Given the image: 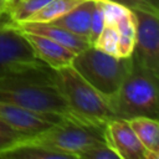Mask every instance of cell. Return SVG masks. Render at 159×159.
<instances>
[{
	"label": "cell",
	"instance_id": "14",
	"mask_svg": "<svg viewBox=\"0 0 159 159\" xmlns=\"http://www.w3.org/2000/svg\"><path fill=\"white\" fill-rule=\"evenodd\" d=\"M137 138L147 150L149 159H159V123L149 117H134L127 119Z\"/></svg>",
	"mask_w": 159,
	"mask_h": 159
},
{
	"label": "cell",
	"instance_id": "19",
	"mask_svg": "<svg viewBox=\"0 0 159 159\" xmlns=\"http://www.w3.org/2000/svg\"><path fill=\"white\" fill-rule=\"evenodd\" d=\"M29 138H32V137L24 134L0 120V153Z\"/></svg>",
	"mask_w": 159,
	"mask_h": 159
},
{
	"label": "cell",
	"instance_id": "23",
	"mask_svg": "<svg viewBox=\"0 0 159 159\" xmlns=\"http://www.w3.org/2000/svg\"><path fill=\"white\" fill-rule=\"evenodd\" d=\"M113 2H117L119 5H123L124 7H128L130 10L134 9H143V10H154L158 11L159 7H155L150 0H109Z\"/></svg>",
	"mask_w": 159,
	"mask_h": 159
},
{
	"label": "cell",
	"instance_id": "2",
	"mask_svg": "<svg viewBox=\"0 0 159 159\" xmlns=\"http://www.w3.org/2000/svg\"><path fill=\"white\" fill-rule=\"evenodd\" d=\"M158 73L132 58V67L128 75L116 94L109 98L114 117L123 119L134 117L158 119Z\"/></svg>",
	"mask_w": 159,
	"mask_h": 159
},
{
	"label": "cell",
	"instance_id": "12",
	"mask_svg": "<svg viewBox=\"0 0 159 159\" xmlns=\"http://www.w3.org/2000/svg\"><path fill=\"white\" fill-rule=\"evenodd\" d=\"M93 7H94V0H83L72 10H70L61 17L51 21L50 24L63 27L65 30L88 41Z\"/></svg>",
	"mask_w": 159,
	"mask_h": 159
},
{
	"label": "cell",
	"instance_id": "7",
	"mask_svg": "<svg viewBox=\"0 0 159 159\" xmlns=\"http://www.w3.org/2000/svg\"><path fill=\"white\" fill-rule=\"evenodd\" d=\"M135 40L132 58L159 75V16L158 11L134 9Z\"/></svg>",
	"mask_w": 159,
	"mask_h": 159
},
{
	"label": "cell",
	"instance_id": "5",
	"mask_svg": "<svg viewBox=\"0 0 159 159\" xmlns=\"http://www.w3.org/2000/svg\"><path fill=\"white\" fill-rule=\"evenodd\" d=\"M104 128L106 124L102 123H94L78 117H68L32 137V139L62 152L72 159H78V155L87 148L101 142H107Z\"/></svg>",
	"mask_w": 159,
	"mask_h": 159
},
{
	"label": "cell",
	"instance_id": "24",
	"mask_svg": "<svg viewBox=\"0 0 159 159\" xmlns=\"http://www.w3.org/2000/svg\"><path fill=\"white\" fill-rule=\"evenodd\" d=\"M10 24H14L12 19L10 16V12L7 10H0V26L10 25Z\"/></svg>",
	"mask_w": 159,
	"mask_h": 159
},
{
	"label": "cell",
	"instance_id": "18",
	"mask_svg": "<svg viewBox=\"0 0 159 159\" xmlns=\"http://www.w3.org/2000/svg\"><path fill=\"white\" fill-rule=\"evenodd\" d=\"M50 0H22L10 10V16L14 24L26 21L31 15L37 12Z\"/></svg>",
	"mask_w": 159,
	"mask_h": 159
},
{
	"label": "cell",
	"instance_id": "17",
	"mask_svg": "<svg viewBox=\"0 0 159 159\" xmlns=\"http://www.w3.org/2000/svg\"><path fill=\"white\" fill-rule=\"evenodd\" d=\"M118 39L119 35L117 29L112 25H104L102 32L99 34V36L92 46L106 53L118 56Z\"/></svg>",
	"mask_w": 159,
	"mask_h": 159
},
{
	"label": "cell",
	"instance_id": "1",
	"mask_svg": "<svg viewBox=\"0 0 159 159\" xmlns=\"http://www.w3.org/2000/svg\"><path fill=\"white\" fill-rule=\"evenodd\" d=\"M0 101L37 113L75 116L57 84L56 71L0 78Z\"/></svg>",
	"mask_w": 159,
	"mask_h": 159
},
{
	"label": "cell",
	"instance_id": "4",
	"mask_svg": "<svg viewBox=\"0 0 159 159\" xmlns=\"http://www.w3.org/2000/svg\"><path fill=\"white\" fill-rule=\"evenodd\" d=\"M73 68L107 98L116 94L132 67V57H118L88 46L76 53Z\"/></svg>",
	"mask_w": 159,
	"mask_h": 159
},
{
	"label": "cell",
	"instance_id": "15",
	"mask_svg": "<svg viewBox=\"0 0 159 159\" xmlns=\"http://www.w3.org/2000/svg\"><path fill=\"white\" fill-rule=\"evenodd\" d=\"M118 31V57H130L135 40V19L130 9H128L114 24Z\"/></svg>",
	"mask_w": 159,
	"mask_h": 159
},
{
	"label": "cell",
	"instance_id": "21",
	"mask_svg": "<svg viewBox=\"0 0 159 159\" xmlns=\"http://www.w3.org/2000/svg\"><path fill=\"white\" fill-rule=\"evenodd\" d=\"M103 27H104V16H103L102 0H94V7H93L92 17H91L89 36H88V42H89L91 46L97 40V37L102 32Z\"/></svg>",
	"mask_w": 159,
	"mask_h": 159
},
{
	"label": "cell",
	"instance_id": "8",
	"mask_svg": "<svg viewBox=\"0 0 159 159\" xmlns=\"http://www.w3.org/2000/svg\"><path fill=\"white\" fill-rule=\"evenodd\" d=\"M71 117H75V116H71ZM66 118L68 117L61 116V114L37 113V112L25 109L22 107L0 101V120L7 124L9 127L24 134H27L30 137H35L47 130L53 124H57L65 120Z\"/></svg>",
	"mask_w": 159,
	"mask_h": 159
},
{
	"label": "cell",
	"instance_id": "9",
	"mask_svg": "<svg viewBox=\"0 0 159 159\" xmlns=\"http://www.w3.org/2000/svg\"><path fill=\"white\" fill-rule=\"evenodd\" d=\"M104 137L119 159H149L127 119L114 117L106 123Z\"/></svg>",
	"mask_w": 159,
	"mask_h": 159
},
{
	"label": "cell",
	"instance_id": "22",
	"mask_svg": "<svg viewBox=\"0 0 159 159\" xmlns=\"http://www.w3.org/2000/svg\"><path fill=\"white\" fill-rule=\"evenodd\" d=\"M102 7L104 16V25H112V26H114L117 20L128 10V7H124L123 5H119L109 0H102Z\"/></svg>",
	"mask_w": 159,
	"mask_h": 159
},
{
	"label": "cell",
	"instance_id": "10",
	"mask_svg": "<svg viewBox=\"0 0 159 159\" xmlns=\"http://www.w3.org/2000/svg\"><path fill=\"white\" fill-rule=\"evenodd\" d=\"M22 34L27 40V42L30 43V46L32 47L35 55L53 71L72 63V60L75 58L76 53L68 50L67 47L42 35H37L32 32H22Z\"/></svg>",
	"mask_w": 159,
	"mask_h": 159
},
{
	"label": "cell",
	"instance_id": "20",
	"mask_svg": "<svg viewBox=\"0 0 159 159\" xmlns=\"http://www.w3.org/2000/svg\"><path fill=\"white\" fill-rule=\"evenodd\" d=\"M78 159H119V157L107 142H101L83 150Z\"/></svg>",
	"mask_w": 159,
	"mask_h": 159
},
{
	"label": "cell",
	"instance_id": "3",
	"mask_svg": "<svg viewBox=\"0 0 159 159\" xmlns=\"http://www.w3.org/2000/svg\"><path fill=\"white\" fill-rule=\"evenodd\" d=\"M56 77L63 98L76 117L102 124L114 118L109 98L89 84L72 65L56 70Z\"/></svg>",
	"mask_w": 159,
	"mask_h": 159
},
{
	"label": "cell",
	"instance_id": "13",
	"mask_svg": "<svg viewBox=\"0 0 159 159\" xmlns=\"http://www.w3.org/2000/svg\"><path fill=\"white\" fill-rule=\"evenodd\" d=\"M0 159H72L70 155L29 138L0 153Z\"/></svg>",
	"mask_w": 159,
	"mask_h": 159
},
{
	"label": "cell",
	"instance_id": "25",
	"mask_svg": "<svg viewBox=\"0 0 159 159\" xmlns=\"http://www.w3.org/2000/svg\"><path fill=\"white\" fill-rule=\"evenodd\" d=\"M0 10H7V1L6 0H0Z\"/></svg>",
	"mask_w": 159,
	"mask_h": 159
},
{
	"label": "cell",
	"instance_id": "16",
	"mask_svg": "<svg viewBox=\"0 0 159 159\" xmlns=\"http://www.w3.org/2000/svg\"><path fill=\"white\" fill-rule=\"evenodd\" d=\"M81 1L83 0H50L24 22H51L72 10Z\"/></svg>",
	"mask_w": 159,
	"mask_h": 159
},
{
	"label": "cell",
	"instance_id": "27",
	"mask_svg": "<svg viewBox=\"0 0 159 159\" xmlns=\"http://www.w3.org/2000/svg\"><path fill=\"white\" fill-rule=\"evenodd\" d=\"M6 1H9V0H6Z\"/></svg>",
	"mask_w": 159,
	"mask_h": 159
},
{
	"label": "cell",
	"instance_id": "26",
	"mask_svg": "<svg viewBox=\"0 0 159 159\" xmlns=\"http://www.w3.org/2000/svg\"><path fill=\"white\" fill-rule=\"evenodd\" d=\"M150 2L155 6V7H159V5H158V2H159V0H150Z\"/></svg>",
	"mask_w": 159,
	"mask_h": 159
},
{
	"label": "cell",
	"instance_id": "6",
	"mask_svg": "<svg viewBox=\"0 0 159 159\" xmlns=\"http://www.w3.org/2000/svg\"><path fill=\"white\" fill-rule=\"evenodd\" d=\"M53 71L34 52L15 24L0 26V78Z\"/></svg>",
	"mask_w": 159,
	"mask_h": 159
},
{
	"label": "cell",
	"instance_id": "11",
	"mask_svg": "<svg viewBox=\"0 0 159 159\" xmlns=\"http://www.w3.org/2000/svg\"><path fill=\"white\" fill-rule=\"evenodd\" d=\"M15 26L22 32H32L48 37L67 47L75 53H78L82 50L91 46L88 41H86L84 39L65 30L63 27L52 25L50 22H17L15 24Z\"/></svg>",
	"mask_w": 159,
	"mask_h": 159
}]
</instances>
